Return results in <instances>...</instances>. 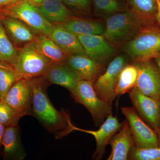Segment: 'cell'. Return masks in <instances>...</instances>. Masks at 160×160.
Returning <instances> with one entry per match:
<instances>
[{
    "instance_id": "obj_35",
    "label": "cell",
    "mask_w": 160,
    "mask_h": 160,
    "mask_svg": "<svg viewBox=\"0 0 160 160\" xmlns=\"http://www.w3.org/2000/svg\"><path fill=\"white\" fill-rule=\"evenodd\" d=\"M155 59L156 62L157 63L159 69L160 71V54L156 58H155Z\"/></svg>"
},
{
    "instance_id": "obj_21",
    "label": "cell",
    "mask_w": 160,
    "mask_h": 160,
    "mask_svg": "<svg viewBox=\"0 0 160 160\" xmlns=\"http://www.w3.org/2000/svg\"><path fill=\"white\" fill-rule=\"evenodd\" d=\"M62 27L73 34L78 35H102L105 31L102 23L93 20L81 19L73 18L63 24L56 25Z\"/></svg>"
},
{
    "instance_id": "obj_24",
    "label": "cell",
    "mask_w": 160,
    "mask_h": 160,
    "mask_svg": "<svg viewBox=\"0 0 160 160\" xmlns=\"http://www.w3.org/2000/svg\"><path fill=\"white\" fill-rule=\"evenodd\" d=\"M131 8L132 15L139 23L152 17L157 12L156 0H129Z\"/></svg>"
},
{
    "instance_id": "obj_4",
    "label": "cell",
    "mask_w": 160,
    "mask_h": 160,
    "mask_svg": "<svg viewBox=\"0 0 160 160\" xmlns=\"http://www.w3.org/2000/svg\"><path fill=\"white\" fill-rule=\"evenodd\" d=\"M0 15L20 20L38 34L49 36L54 26L46 19L38 7L29 0H20L2 9Z\"/></svg>"
},
{
    "instance_id": "obj_37",
    "label": "cell",
    "mask_w": 160,
    "mask_h": 160,
    "mask_svg": "<svg viewBox=\"0 0 160 160\" xmlns=\"http://www.w3.org/2000/svg\"><path fill=\"white\" fill-rule=\"evenodd\" d=\"M60 1H62V2H63V0H60Z\"/></svg>"
},
{
    "instance_id": "obj_16",
    "label": "cell",
    "mask_w": 160,
    "mask_h": 160,
    "mask_svg": "<svg viewBox=\"0 0 160 160\" xmlns=\"http://www.w3.org/2000/svg\"><path fill=\"white\" fill-rule=\"evenodd\" d=\"M43 77L49 84L62 86L69 92L75 88L81 80L78 75L66 63H52Z\"/></svg>"
},
{
    "instance_id": "obj_38",
    "label": "cell",
    "mask_w": 160,
    "mask_h": 160,
    "mask_svg": "<svg viewBox=\"0 0 160 160\" xmlns=\"http://www.w3.org/2000/svg\"><path fill=\"white\" fill-rule=\"evenodd\" d=\"M0 11H1V9H0Z\"/></svg>"
},
{
    "instance_id": "obj_18",
    "label": "cell",
    "mask_w": 160,
    "mask_h": 160,
    "mask_svg": "<svg viewBox=\"0 0 160 160\" xmlns=\"http://www.w3.org/2000/svg\"><path fill=\"white\" fill-rule=\"evenodd\" d=\"M6 32L16 44H27L34 42L38 35L29 26L16 18L0 15Z\"/></svg>"
},
{
    "instance_id": "obj_32",
    "label": "cell",
    "mask_w": 160,
    "mask_h": 160,
    "mask_svg": "<svg viewBox=\"0 0 160 160\" xmlns=\"http://www.w3.org/2000/svg\"><path fill=\"white\" fill-rule=\"evenodd\" d=\"M6 127L0 124V152H2L3 136Z\"/></svg>"
},
{
    "instance_id": "obj_20",
    "label": "cell",
    "mask_w": 160,
    "mask_h": 160,
    "mask_svg": "<svg viewBox=\"0 0 160 160\" xmlns=\"http://www.w3.org/2000/svg\"><path fill=\"white\" fill-rule=\"evenodd\" d=\"M38 7L46 19L53 25L63 24L74 18L71 10L60 0H45Z\"/></svg>"
},
{
    "instance_id": "obj_30",
    "label": "cell",
    "mask_w": 160,
    "mask_h": 160,
    "mask_svg": "<svg viewBox=\"0 0 160 160\" xmlns=\"http://www.w3.org/2000/svg\"><path fill=\"white\" fill-rule=\"evenodd\" d=\"M63 2L70 10L80 12H89L91 8L92 0H63Z\"/></svg>"
},
{
    "instance_id": "obj_15",
    "label": "cell",
    "mask_w": 160,
    "mask_h": 160,
    "mask_svg": "<svg viewBox=\"0 0 160 160\" xmlns=\"http://www.w3.org/2000/svg\"><path fill=\"white\" fill-rule=\"evenodd\" d=\"M109 144L112 151L107 160H128L129 152L135 144L127 120H125L119 131L111 138Z\"/></svg>"
},
{
    "instance_id": "obj_8",
    "label": "cell",
    "mask_w": 160,
    "mask_h": 160,
    "mask_svg": "<svg viewBox=\"0 0 160 160\" xmlns=\"http://www.w3.org/2000/svg\"><path fill=\"white\" fill-rule=\"evenodd\" d=\"M121 110L129 123L136 147L142 149L159 147L156 132L147 126L133 107H123Z\"/></svg>"
},
{
    "instance_id": "obj_34",
    "label": "cell",
    "mask_w": 160,
    "mask_h": 160,
    "mask_svg": "<svg viewBox=\"0 0 160 160\" xmlns=\"http://www.w3.org/2000/svg\"><path fill=\"white\" fill-rule=\"evenodd\" d=\"M31 2L33 3L36 6H39L45 0H29Z\"/></svg>"
},
{
    "instance_id": "obj_7",
    "label": "cell",
    "mask_w": 160,
    "mask_h": 160,
    "mask_svg": "<svg viewBox=\"0 0 160 160\" xmlns=\"http://www.w3.org/2000/svg\"><path fill=\"white\" fill-rule=\"evenodd\" d=\"M127 64V59L125 56H118L109 63L106 71L95 81L93 88L100 98L111 105L117 97L115 89L120 73Z\"/></svg>"
},
{
    "instance_id": "obj_33",
    "label": "cell",
    "mask_w": 160,
    "mask_h": 160,
    "mask_svg": "<svg viewBox=\"0 0 160 160\" xmlns=\"http://www.w3.org/2000/svg\"><path fill=\"white\" fill-rule=\"evenodd\" d=\"M157 3V12L156 17L160 25V0H156Z\"/></svg>"
},
{
    "instance_id": "obj_13",
    "label": "cell",
    "mask_w": 160,
    "mask_h": 160,
    "mask_svg": "<svg viewBox=\"0 0 160 160\" xmlns=\"http://www.w3.org/2000/svg\"><path fill=\"white\" fill-rule=\"evenodd\" d=\"M85 53L96 62L104 65L115 53L113 46L102 35H77Z\"/></svg>"
},
{
    "instance_id": "obj_29",
    "label": "cell",
    "mask_w": 160,
    "mask_h": 160,
    "mask_svg": "<svg viewBox=\"0 0 160 160\" xmlns=\"http://www.w3.org/2000/svg\"><path fill=\"white\" fill-rule=\"evenodd\" d=\"M96 11L103 14L115 13L122 9V4L119 0H92Z\"/></svg>"
},
{
    "instance_id": "obj_19",
    "label": "cell",
    "mask_w": 160,
    "mask_h": 160,
    "mask_svg": "<svg viewBox=\"0 0 160 160\" xmlns=\"http://www.w3.org/2000/svg\"><path fill=\"white\" fill-rule=\"evenodd\" d=\"M48 36L68 56L72 55L85 53L82 44L76 35L62 27L54 25Z\"/></svg>"
},
{
    "instance_id": "obj_6",
    "label": "cell",
    "mask_w": 160,
    "mask_h": 160,
    "mask_svg": "<svg viewBox=\"0 0 160 160\" xmlns=\"http://www.w3.org/2000/svg\"><path fill=\"white\" fill-rule=\"evenodd\" d=\"M140 31L139 23L129 12H126L108 18L102 35L110 42L119 44L131 40Z\"/></svg>"
},
{
    "instance_id": "obj_25",
    "label": "cell",
    "mask_w": 160,
    "mask_h": 160,
    "mask_svg": "<svg viewBox=\"0 0 160 160\" xmlns=\"http://www.w3.org/2000/svg\"><path fill=\"white\" fill-rule=\"evenodd\" d=\"M20 78L13 65L0 62V99L4 100L10 88Z\"/></svg>"
},
{
    "instance_id": "obj_5",
    "label": "cell",
    "mask_w": 160,
    "mask_h": 160,
    "mask_svg": "<svg viewBox=\"0 0 160 160\" xmlns=\"http://www.w3.org/2000/svg\"><path fill=\"white\" fill-rule=\"evenodd\" d=\"M124 50L135 62L150 61L160 54V33L154 30L140 31L126 42Z\"/></svg>"
},
{
    "instance_id": "obj_10",
    "label": "cell",
    "mask_w": 160,
    "mask_h": 160,
    "mask_svg": "<svg viewBox=\"0 0 160 160\" xmlns=\"http://www.w3.org/2000/svg\"><path fill=\"white\" fill-rule=\"evenodd\" d=\"M128 93L133 107L138 114L149 123L154 131L158 132L160 126V100L147 96L136 87Z\"/></svg>"
},
{
    "instance_id": "obj_1",
    "label": "cell",
    "mask_w": 160,
    "mask_h": 160,
    "mask_svg": "<svg viewBox=\"0 0 160 160\" xmlns=\"http://www.w3.org/2000/svg\"><path fill=\"white\" fill-rule=\"evenodd\" d=\"M32 89V115L45 129L59 137H62L72 131V124L67 112L56 109L48 98L49 83L43 77L30 79Z\"/></svg>"
},
{
    "instance_id": "obj_14",
    "label": "cell",
    "mask_w": 160,
    "mask_h": 160,
    "mask_svg": "<svg viewBox=\"0 0 160 160\" xmlns=\"http://www.w3.org/2000/svg\"><path fill=\"white\" fill-rule=\"evenodd\" d=\"M66 63L78 75L80 80H86L93 83L99 76L103 66L86 53L69 56Z\"/></svg>"
},
{
    "instance_id": "obj_23",
    "label": "cell",
    "mask_w": 160,
    "mask_h": 160,
    "mask_svg": "<svg viewBox=\"0 0 160 160\" xmlns=\"http://www.w3.org/2000/svg\"><path fill=\"white\" fill-rule=\"evenodd\" d=\"M138 76L137 67L135 64H127L120 73L115 92L117 95L129 92L136 86Z\"/></svg>"
},
{
    "instance_id": "obj_36",
    "label": "cell",
    "mask_w": 160,
    "mask_h": 160,
    "mask_svg": "<svg viewBox=\"0 0 160 160\" xmlns=\"http://www.w3.org/2000/svg\"><path fill=\"white\" fill-rule=\"evenodd\" d=\"M158 133H159V135H160V128H159V130Z\"/></svg>"
},
{
    "instance_id": "obj_26",
    "label": "cell",
    "mask_w": 160,
    "mask_h": 160,
    "mask_svg": "<svg viewBox=\"0 0 160 160\" xmlns=\"http://www.w3.org/2000/svg\"><path fill=\"white\" fill-rule=\"evenodd\" d=\"M18 54L0 18V62L14 65Z\"/></svg>"
},
{
    "instance_id": "obj_27",
    "label": "cell",
    "mask_w": 160,
    "mask_h": 160,
    "mask_svg": "<svg viewBox=\"0 0 160 160\" xmlns=\"http://www.w3.org/2000/svg\"><path fill=\"white\" fill-rule=\"evenodd\" d=\"M21 118L4 100L0 99V124L6 127L18 126Z\"/></svg>"
},
{
    "instance_id": "obj_22",
    "label": "cell",
    "mask_w": 160,
    "mask_h": 160,
    "mask_svg": "<svg viewBox=\"0 0 160 160\" xmlns=\"http://www.w3.org/2000/svg\"><path fill=\"white\" fill-rule=\"evenodd\" d=\"M34 42L42 53L52 62L57 64L66 63L68 55L48 36L38 34Z\"/></svg>"
},
{
    "instance_id": "obj_11",
    "label": "cell",
    "mask_w": 160,
    "mask_h": 160,
    "mask_svg": "<svg viewBox=\"0 0 160 160\" xmlns=\"http://www.w3.org/2000/svg\"><path fill=\"white\" fill-rule=\"evenodd\" d=\"M138 76L136 88L147 96L160 100V71L150 61L135 62Z\"/></svg>"
},
{
    "instance_id": "obj_2",
    "label": "cell",
    "mask_w": 160,
    "mask_h": 160,
    "mask_svg": "<svg viewBox=\"0 0 160 160\" xmlns=\"http://www.w3.org/2000/svg\"><path fill=\"white\" fill-rule=\"evenodd\" d=\"M18 50L13 66L20 79H32L42 77L52 63L34 42L25 44Z\"/></svg>"
},
{
    "instance_id": "obj_28",
    "label": "cell",
    "mask_w": 160,
    "mask_h": 160,
    "mask_svg": "<svg viewBox=\"0 0 160 160\" xmlns=\"http://www.w3.org/2000/svg\"><path fill=\"white\" fill-rule=\"evenodd\" d=\"M128 160H160V147L142 149L133 146L129 152Z\"/></svg>"
},
{
    "instance_id": "obj_9",
    "label": "cell",
    "mask_w": 160,
    "mask_h": 160,
    "mask_svg": "<svg viewBox=\"0 0 160 160\" xmlns=\"http://www.w3.org/2000/svg\"><path fill=\"white\" fill-rule=\"evenodd\" d=\"M4 101L21 117L32 115V89L30 79L18 80L8 92Z\"/></svg>"
},
{
    "instance_id": "obj_31",
    "label": "cell",
    "mask_w": 160,
    "mask_h": 160,
    "mask_svg": "<svg viewBox=\"0 0 160 160\" xmlns=\"http://www.w3.org/2000/svg\"><path fill=\"white\" fill-rule=\"evenodd\" d=\"M20 0H0V9H3L11 6Z\"/></svg>"
},
{
    "instance_id": "obj_12",
    "label": "cell",
    "mask_w": 160,
    "mask_h": 160,
    "mask_svg": "<svg viewBox=\"0 0 160 160\" xmlns=\"http://www.w3.org/2000/svg\"><path fill=\"white\" fill-rule=\"evenodd\" d=\"M123 125L120 123L117 117H113L112 113L109 114L102 124L100 126L99 129L96 131L86 130L76 127L72 124V131L76 130L86 132L94 137L96 142V150L93 155V158L100 160L105 154L106 147L109 145V141L116 133L119 131Z\"/></svg>"
},
{
    "instance_id": "obj_17",
    "label": "cell",
    "mask_w": 160,
    "mask_h": 160,
    "mask_svg": "<svg viewBox=\"0 0 160 160\" xmlns=\"http://www.w3.org/2000/svg\"><path fill=\"white\" fill-rule=\"evenodd\" d=\"M2 153L4 160H22L26 157L19 126L6 127L3 136Z\"/></svg>"
},
{
    "instance_id": "obj_3",
    "label": "cell",
    "mask_w": 160,
    "mask_h": 160,
    "mask_svg": "<svg viewBox=\"0 0 160 160\" xmlns=\"http://www.w3.org/2000/svg\"><path fill=\"white\" fill-rule=\"evenodd\" d=\"M70 92L75 101L83 105L90 112L96 126L102 124L107 117L112 113L111 104L98 97L93 88V83L91 82L80 80Z\"/></svg>"
}]
</instances>
